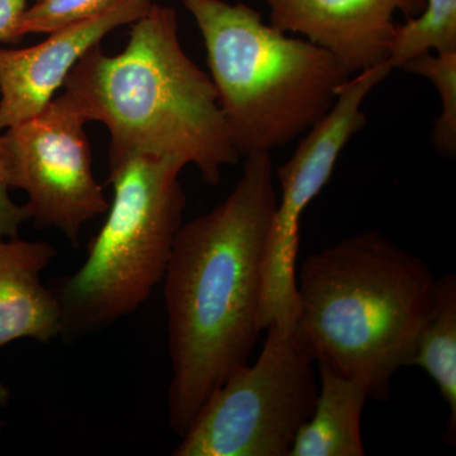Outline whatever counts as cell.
I'll use <instances>...</instances> for the list:
<instances>
[{
  "instance_id": "obj_7",
  "label": "cell",
  "mask_w": 456,
  "mask_h": 456,
  "mask_svg": "<svg viewBox=\"0 0 456 456\" xmlns=\"http://www.w3.org/2000/svg\"><path fill=\"white\" fill-rule=\"evenodd\" d=\"M88 123L64 90L37 116L3 134L11 191H25L27 211L38 227L56 228L73 246L79 245L84 224L110 207L93 174Z\"/></svg>"
},
{
  "instance_id": "obj_6",
  "label": "cell",
  "mask_w": 456,
  "mask_h": 456,
  "mask_svg": "<svg viewBox=\"0 0 456 456\" xmlns=\"http://www.w3.org/2000/svg\"><path fill=\"white\" fill-rule=\"evenodd\" d=\"M266 330L259 359L228 375L173 455L289 456L316 406V354L297 318Z\"/></svg>"
},
{
  "instance_id": "obj_1",
  "label": "cell",
  "mask_w": 456,
  "mask_h": 456,
  "mask_svg": "<svg viewBox=\"0 0 456 456\" xmlns=\"http://www.w3.org/2000/svg\"><path fill=\"white\" fill-rule=\"evenodd\" d=\"M245 159L230 196L182 224L164 275L171 358L169 422L180 437L237 368L260 323L264 263L278 197L270 154Z\"/></svg>"
},
{
  "instance_id": "obj_20",
  "label": "cell",
  "mask_w": 456,
  "mask_h": 456,
  "mask_svg": "<svg viewBox=\"0 0 456 456\" xmlns=\"http://www.w3.org/2000/svg\"><path fill=\"white\" fill-rule=\"evenodd\" d=\"M0 426H2V422H0Z\"/></svg>"
},
{
  "instance_id": "obj_15",
  "label": "cell",
  "mask_w": 456,
  "mask_h": 456,
  "mask_svg": "<svg viewBox=\"0 0 456 456\" xmlns=\"http://www.w3.org/2000/svg\"><path fill=\"white\" fill-rule=\"evenodd\" d=\"M434 84L441 99L439 117L431 131L432 146L443 158L456 155V51L419 53L401 66Z\"/></svg>"
},
{
  "instance_id": "obj_2",
  "label": "cell",
  "mask_w": 456,
  "mask_h": 456,
  "mask_svg": "<svg viewBox=\"0 0 456 456\" xmlns=\"http://www.w3.org/2000/svg\"><path fill=\"white\" fill-rule=\"evenodd\" d=\"M64 90L89 122L106 126L110 158L173 159L194 165L209 185L239 161L211 77L183 49L171 7L155 2L134 20L122 53L89 50Z\"/></svg>"
},
{
  "instance_id": "obj_11",
  "label": "cell",
  "mask_w": 456,
  "mask_h": 456,
  "mask_svg": "<svg viewBox=\"0 0 456 456\" xmlns=\"http://www.w3.org/2000/svg\"><path fill=\"white\" fill-rule=\"evenodd\" d=\"M55 256L47 242L0 239V349L20 338L49 342L61 335V308L41 283Z\"/></svg>"
},
{
  "instance_id": "obj_4",
  "label": "cell",
  "mask_w": 456,
  "mask_h": 456,
  "mask_svg": "<svg viewBox=\"0 0 456 456\" xmlns=\"http://www.w3.org/2000/svg\"><path fill=\"white\" fill-rule=\"evenodd\" d=\"M196 20L240 158L270 154L314 127L351 75L329 51L264 22L245 3L183 0Z\"/></svg>"
},
{
  "instance_id": "obj_12",
  "label": "cell",
  "mask_w": 456,
  "mask_h": 456,
  "mask_svg": "<svg viewBox=\"0 0 456 456\" xmlns=\"http://www.w3.org/2000/svg\"><path fill=\"white\" fill-rule=\"evenodd\" d=\"M316 406L299 428L289 456H364L362 413L370 398L367 384L322 364Z\"/></svg>"
},
{
  "instance_id": "obj_8",
  "label": "cell",
  "mask_w": 456,
  "mask_h": 456,
  "mask_svg": "<svg viewBox=\"0 0 456 456\" xmlns=\"http://www.w3.org/2000/svg\"><path fill=\"white\" fill-rule=\"evenodd\" d=\"M392 71L386 62L353 75L329 113L305 132L292 158L279 167L281 193L264 263L263 330L274 321L298 317L296 275L303 212L331 178L342 150L367 125L365 99Z\"/></svg>"
},
{
  "instance_id": "obj_18",
  "label": "cell",
  "mask_w": 456,
  "mask_h": 456,
  "mask_svg": "<svg viewBox=\"0 0 456 456\" xmlns=\"http://www.w3.org/2000/svg\"><path fill=\"white\" fill-rule=\"evenodd\" d=\"M28 0H0V42L18 44L17 26Z\"/></svg>"
},
{
  "instance_id": "obj_13",
  "label": "cell",
  "mask_w": 456,
  "mask_h": 456,
  "mask_svg": "<svg viewBox=\"0 0 456 456\" xmlns=\"http://www.w3.org/2000/svg\"><path fill=\"white\" fill-rule=\"evenodd\" d=\"M410 365L424 369L436 383L448 404L444 440L456 441V277L454 273L435 281L434 305L417 338Z\"/></svg>"
},
{
  "instance_id": "obj_17",
  "label": "cell",
  "mask_w": 456,
  "mask_h": 456,
  "mask_svg": "<svg viewBox=\"0 0 456 456\" xmlns=\"http://www.w3.org/2000/svg\"><path fill=\"white\" fill-rule=\"evenodd\" d=\"M4 137L0 134V239L20 235V227L31 220L25 204L20 206L11 198Z\"/></svg>"
},
{
  "instance_id": "obj_19",
  "label": "cell",
  "mask_w": 456,
  "mask_h": 456,
  "mask_svg": "<svg viewBox=\"0 0 456 456\" xmlns=\"http://www.w3.org/2000/svg\"><path fill=\"white\" fill-rule=\"evenodd\" d=\"M9 401H11V392L5 384L0 382V410L7 407Z\"/></svg>"
},
{
  "instance_id": "obj_10",
  "label": "cell",
  "mask_w": 456,
  "mask_h": 456,
  "mask_svg": "<svg viewBox=\"0 0 456 456\" xmlns=\"http://www.w3.org/2000/svg\"><path fill=\"white\" fill-rule=\"evenodd\" d=\"M270 25L329 51L353 77L386 64L398 13L413 18L426 0H264Z\"/></svg>"
},
{
  "instance_id": "obj_16",
  "label": "cell",
  "mask_w": 456,
  "mask_h": 456,
  "mask_svg": "<svg viewBox=\"0 0 456 456\" xmlns=\"http://www.w3.org/2000/svg\"><path fill=\"white\" fill-rule=\"evenodd\" d=\"M119 0H35L17 26L20 40L31 33H50L104 13Z\"/></svg>"
},
{
  "instance_id": "obj_5",
  "label": "cell",
  "mask_w": 456,
  "mask_h": 456,
  "mask_svg": "<svg viewBox=\"0 0 456 456\" xmlns=\"http://www.w3.org/2000/svg\"><path fill=\"white\" fill-rule=\"evenodd\" d=\"M184 165L173 159L110 158L113 200L82 266L51 281L61 308V338L77 340L113 325L163 281L183 224Z\"/></svg>"
},
{
  "instance_id": "obj_9",
  "label": "cell",
  "mask_w": 456,
  "mask_h": 456,
  "mask_svg": "<svg viewBox=\"0 0 456 456\" xmlns=\"http://www.w3.org/2000/svg\"><path fill=\"white\" fill-rule=\"evenodd\" d=\"M155 0H119L90 20L50 33L25 49H0V131L42 112L89 50L114 29L132 25Z\"/></svg>"
},
{
  "instance_id": "obj_3",
  "label": "cell",
  "mask_w": 456,
  "mask_h": 456,
  "mask_svg": "<svg viewBox=\"0 0 456 456\" xmlns=\"http://www.w3.org/2000/svg\"><path fill=\"white\" fill-rule=\"evenodd\" d=\"M434 272L421 257L367 231L311 255L297 273L299 326L317 364L367 384L387 401L410 367L434 305Z\"/></svg>"
},
{
  "instance_id": "obj_14",
  "label": "cell",
  "mask_w": 456,
  "mask_h": 456,
  "mask_svg": "<svg viewBox=\"0 0 456 456\" xmlns=\"http://www.w3.org/2000/svg\"><path fill=\"white\" fill-rule=\"evenodd\" d=\"M456 51V0H426L419 16L397 26L388 64L401 69L419 53Z\"/></svg>"
}]
</instances>
